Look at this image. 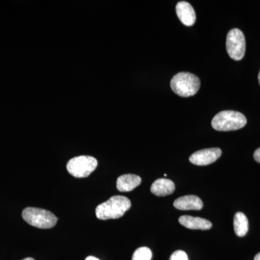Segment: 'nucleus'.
Instances as JSON below:
<instances>
[{"label":"nucleus","instance_id":"obj_4","mask_svg":"<svg viewBox=\"0 0 260 260\" xmlns=\"http://www.w3.org/2000/svg\"><path fill=\"white\" fill-rule=\"evenodd\" d=\"M22 216L25 222L39 229H51L56 225L57 218L49 210L37 208H27L23 210Z\"/></svg>","mask_w":260,"mask_h":260},{"label":"nucleus","instance_id":"obj_6","mask_svg":"<svg viewBox=\"0 0 260 260\" xmlns=\"http://www.w3.org/2000/svg\"><path fill=\"white\" fill-rule=\"evenodd\" d=\"M226 49L229 56L234 60L239 61L244 58L246 51V40L240 29H232L228 32Z\"/></svg>","mask_w":260,"mask_h":260},{"label":"nucleus","instance_id":"obj_18","mask_svg":"<svg viewBox=\"0 0 260 260\" xmlns=\"http://www.w3.org/2000/svg\"><path fill=\"white\" fill-rule=\"evenodd\" d=\"M254 260H260V252L256 254L255 257H254Z\"/></svg>","mask_w":260,"mask_h":260},{"label":"nucleus","instance_id":"obj_1","mask_svg":"<svg viewBox=\"0 0 260 260\" xmlns=\"http://www.w3.org/2000/svg\"><path fill=\"white\" fill-rule=\"evenodd\" d=\"M131 207V202L124 196H114L105 203L98 205L95 215L100 220L121 218Z\"/></svg>","mask_w":260,"mask_h":260},{"label":"nucleus","instance_id":"obj_13","mask_svg":"<svg viewBox=\"0 0 260 260\" xmlns=\"http://www.w3.org/2000/svg\"><path fill=\"white\" fill-rule=\"evenodd\" d=\"M234 232L239 237H243L249 231V221L244 213L238 212L234 215Z\"/></svg>","mask_w":260,"mask_h":260},{"label":"nucleus","instance_id":"obj_9","mask_svg":"<svg viewBox=\"0 0 260 260\" xmlns=\"http://www.w3.org/2000/svg\"><path fill=\"white\" fill-rule=\"evenodd\" d=\"M174 206L181 210H200L203 208V203L198 197L186 195L176 200Z\"/></svg>","mask_w":260,"mask_h":260},{"label":"nucleus","instance_id":"obj_20","mask_svg":"<svg viewBox=\"0 0 260 260\" xmlns=\"http://www.w3.org/2000/svg\"><path fill=\"white\" fill-rule=\"evenodd\" d=\"M258 80H259V85H260V70H259V75H258Z\"/></svg>","mask_w":260,"mask_h":260},{"label":"nucleus","instance_id":"obj_17","mask_svg":"<svg viewBox=\"0 0 260 260\" xmlns=\"http://www.w3.org/2000/svg\"><path fill=\"white\" fill-rule=\"evenodd\" d=\"M85 260H100V259H98V258L95 257V256H88V257L86 258V259H85Z\"/></svg>","mask_w":260,"mask_h":260},{"label":"nucleus","instance_id":"obj_8","mask_svg":"<svg viewBox=\"0 0 260 260\" xmlns=\"http://www.w3.org/2000/svg\"><path fill=\"white\" fill-rule=\"evenodd\" d=\"M178 18L186 26H191L196 21V13L193 7L185 1L179 2L176 6Z\"/></svg>","mask_w":260,"mask_h":260},{"label":"nucleus","instance_id":"obj_7","mask_svg":"<svg viewBox=\"0 0 260 260\" xmlns=\"http://www.w3.org/2000/svg\"><path fill=\"white\" fill-rule=\"evenodd\" d=\"M220 148H213L203 149L195 152L189 157V161L197 166H207L216 161L221 156Z\"/></svg>","mask_w":260,"mask_h":260},{"label":"nucleus","instance_id":"obj_11","mask_svg":"<svg viewBox=\"0 0 260 260\" xmlns=\"http://www.w3.org/2000/svg\"><path fill=\"white\" fill-rule=\"evenodd\" d=\"M142 179L135 174H124L120 176L116 181V188L121 192L130 191L141 184Z\"/></svg>","mask_w":260,"mask_h":260},{"label":"nucleus","instance_id":"obj_16","mask_svg":"<svg viewBox=\"0 0 260 260\" xmlns=\"http://www.w3.org/2000/svg\"><path fill=\"white\" fill-rule=\"evenodd\" d=\"M254 158L256 162L260 164V148L256 149L254 153Z\"/></svg>","mask_w":260,"mask_h":260},{"label":"nucleus","instance_id":"obj_19","mask_svg":"<svg viewBox=\"0 0 260 260\" xmlns=\"http://www.w3.org/2000/svg\"><path fill=\"white\" fill-rule=\"evenodd\" d=\"M23 260H35V259H32V258H31V257H28V258H25V259H24Z\"/></svg>","mask_w":260,"mask_h":260},{"label":"nucleus","instance_id":"obj_3","mask_svg":"<svg viewBox=\"0 0 260 260\" xmlns=\"http://www.w3.org/2000/svg\"><path fill=\"white\" fill-rule=\"evenodd\" d=\"M247 120L242 113L235 111H223L218 113L212 120V126L217 131L229 132L242 129Z\"/></svg>","mask_w":260,"mask_h":260},{"label":"nucleus","instance_id":"obj_14","mask_svg":"<svg viewBox=\"0 0 260 260\" xmlns=\"http://www.w3.org/2000/svg\"><path fill=\"white\" fill-rule=\"evenodd\" d=\"M152 251L148 247L138 248L135 251L132 260H151Z\"/></svg>","mask_w":260,"mask_h":260},{"label":"nucleus","instance_id":"obj_12","mask_svg":"<svg viewBox=\"0 0 260 260\" xmlns=\"http://www.w3.org/2000/svg\"><path fill=\"white\" fill-rule=\"evenodd\" d=\"M150 191L155 196L164 197L172 194L175 191V184L170 179H158L154 181Z\"/></svg>","mask_w":260,"mask_h":260},{"label":"nucleus","instance_id":"obj_2","mask_svg":"<svg viewBox=\"0 0 260 260\" xmlns=\"http://www.w3.org/2000/svg\"><path fill=\"white\" fill-rule=\"evenodd\" d=\"M200 87V80L190 73H177L171 80V88L179 96L189 97L198 93Z\"/></svg>","mask_w":260,"mask_h":260},{"label":"nucleus","instance_id":"obj_5","mask_svg":"<svg viewBox=\"0 0 260 260\" xmlns=\"http://www.w3.org/2000/svg\"><path fill=\"white\" fill-rule=\"evenodd\" d=\"M98 167V160L89 155H80L70 159L67 169L72 176L76 178L88 177Z\"/></svg>","mask_w":260,"mask_h":260},{"label":"nucleus","instance_id":"obj_10","mask_svg":"<svg viewBox=\"0 0 260 260\" xmlns=\"http://www.w3.org/2000/svg\"><path fill=\"white\" fill-rule=\"evenodd\" d=\"M179 222L183 226L192 230H208L212 227L211 222L209 220L189 215H182L179 218Z\"/></svg>","mask_w":260,"mask_h":260},{"label":"nucleus","instance_id":"obj_15","mask_svg":"<svg viewBox=\"0 0 260 260\" xmlns=\"http://www.w3.org/2000/svg\"><path fill=\"white\" fill-rule=\"evenodd\" d=\"M169 260H188V256L184 251L178 250L173 253Z\"/></svg>","mask_w":260,"mask_h":260}]
</instances>
